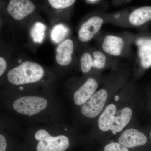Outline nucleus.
<instances>
[{
	"mask_svg": "<svg viewBox=\"0 0 151 151\" xmlns=\"http://www.w3.org/2000/svg\"><path fill=\"white\" fill-rule=\"evenodd\" d=\"M43 68L36 63L25 61L12 69L7 74L8 80L15 85L36 83L44 76Z\"/></svg>",
	"mask_w": 151,
	"mask_h": 151,
	"instance_id": "1",
	"label": "nucleus"
},
{
	"mask_svg": "<svg viewBox=\"0 0 151 151\" xmlns=\"http://www.w3.org/2000/svg\"><path fill=\"white\" fill-rule=\"evenodd\" d=\"M48 100L40 96L28 95L17 98L12 103V108L17 113L29 116H35L46 109Z\"/></svg>",
	"mask_w": 151,
	"mask_h": 151,
	"instance_id": "2",
	"label": "nucleus"
},
{
	"mask_svg": "<svg viewBox=\"0 0 151 151\" xmlns=\"http://www.w3.org/2000/svg\"><path fill=\"white\" fill-rule=\"evenodd\" d=\"M35 138L38 142L37 151H65L70 145L69 139L65 135L51 136L43 129L36 132Z\"/></svg>",
	"mask_w": 151,
	"mask_h": 151,
	"instance_id": "3",
	"label": "nucleus"
},
{
	"mask_svg": "<svg viewBox=\"0 0 151 151\" xmlns=\"http://www.w3.org/2000/svg\"><path fill=\"white\" fill-rule=\"evenodd\" d=\"M108 96V92L105 89H101L95 92L87 102L81 105V114L91 119L97 117L104 108Z\"/></svg>",
	"mask_w": 151,
	"mask_h": 151,
	"instance_id": "4",
	"label": "nucleus"
},
{
	"mask_svg": "<svg viewBox=\"0 0 151 151\" xmlns=\"http://www.w3.org/2000/svg\"><path fill=\"white\" fill-rule=\"evenodd\" d=\"M35 6L30 0H11L7 7L8 13L16 20H21L32 13Z\"/></svg>",
	"mask_w": 151,
	"mask_h": 151,
	"instance_id": "5",
	"label": "nucleus"
},
{
	"mask_svg": "<svg viewBox=\"0 0 151 151\" xmlns=\"http://www.w3.org/2000/svg\"><path fill=\"white\" fill-rule=\"evenodd\" d=\"M103 24V19L101 17H91L84 22L78 31V37L82 42H89L100 31Z\"/></svg>",
	"mask_w": 151,
	"mask_h": 151,
	"instance_id": "6",
	"label": "nucleus"
},
{
	"mask_svg": "<svg viewBox=\"0 0 151 151\" xmlns=\"http://www.w3.org/2000/svg\"><path fill=\"white\" fill-rule=\"evenodd\" d=\"M147 142V139L145 135L134 129L125 130L119 139L120 144L129 148L144 145Z\"/></svg>",
	"mask_w": 151,
	"mask_h": 151,
	"instance_id": "7",
	"label": "nucleus"
},
{
	"mask_svg": "<svg viewBox=\"0 0 151 151\" xmlns=\"http://www.w3.org/2000/svg\"><path fill=\"white\" fill-rule=\"evenodd\" d=\"M98 86V83L95 79L88 78L74 92L73 99L76 105L81 106L87 102L95 93Z\"/></svg>",
	"mask_w": 151,
	"mask_h": 151,
	"instance_id": "8",
	"label": "nucleus"
},
{
	"mask_svg": "<svg viewBox=\"0 0 151 151\" xmlns=\"http://www.w3.org/2000/svg\"><path fill=\"white\" fill-rule=\"evenodd\" d=\"M74 50L73 41L67 39L60 43L56 50L55 59L60 65L67 66L72 61V56Z\"/></svg>",
	"mask_w": 151,
	"mask_h": 151,
	"instance_id": "9",
	"label": "nucleus"
},
{
	"mask_svg": "<svg viewBox=\"0 0 151 151\" xmlns=\"http://www.w3.org/2000/svg\"><path fill=\"white\" fill-rule=\"evenodd\" d=\"M124 45L122 38L118 36L108 35L104 38L102 48L107 54L113 56H119L122 54Z\"/></svg>",
	"mask_w": 151,
	"mask_h": 151,
	"instance_id": "10",
	"label": "nucleus"
},
{
	"mask_svg": "<svg viewBox=\"0 0 151 151\" xmlns=\"http://www.w3.org/2000/svg\"><path fill=\"white\" fill-rule=\"evenodd\" d=\"M151 20V6L136 9L129 17V23L134 26H141Z\"/></svg>",
	"mask_w": 151,
	"mask_h": 151,
	"instance_id": "11",
	"label": "nucleus"
},
{
	"mask_svg": "<svg viewBox=\"0 0 151 151\" xmlns=\"http://www.w3.org/2000/svg\"><path fill=\"white\" fill-rule=\"evenodd\" d=\"M116 111L117 108L113 104H110L106 107L98 119V127L101 131L107 132L111 130Z\"/></svg>",
	"mask_w": 151,
	"mask_h": 151,
	"instance_id": "12",
	"label": "nucleus"
},
{
	"mask_svg": "<svg viewBox=\"0 0 151 151\" xmlns=\"http://www.w3.org/2000/svg\"><path fill=\"white\" fill-rule=\"evenodd\" d=\"M132 111L129 108H125L120 111L118 116H115L111 125V130L112 132L119 133L122 132L129 123L132 119Z\"/></svg>",
	"mask_w": 151,
	"mask_h": 151,
	"instance_id": "13",
	"label": "nucleus"
},
{
	"mask_svg": "<svg viewBox=\"0 0 151 151\" xmlns=\"http://www.w3.org/2000/svg\"><path fill=\"white\" fill-rule=\"evenodd\" d=\"M68 32L69 29L65 25H56L53 27L51 31L50 36L52 40L55 43H60L65 39Z\"/></svg>",
	"mask_w": 151,
	"mask_h": 151,
	"instance_id": "14",
	"label": "nucleus"
},
{
	"mask_svg": "<svg viewBox=\"0 0 151 151\" xmlns=\"http://www.w3.org/2000/svg\"><path fill=\"white\" fill-rule=\"evenodd\" d=\"M46 26L42 23L37 22L30 30V35L35 43H41L45 36Z\"/></svg>",
	"mask_w": 151,
	"mask_h": 151,
	"instance_id": "15",
	"label": "nucleus"
},
{
	"mask_svg": "<svg viewBox=\"0 0 151 151\" xmlns=\"http://www.w3.org/2000/svg\"><path fill=\"white\" fill-rule=\"evenodd\" d=\"M139 47V54L141 64L144 68H149L151 66V49L145 45Z\"/></svg>",
	"mask_w": 151,
	"mask_h": 151,
	"instance_id": "16",
	"label": "nucleus"
},
{
	"mask_svg": "<svg viewBox=\"0 0 151 151\" xmlns=\"http://www.w3.org/2000/svg\"><path fill=\"white\" fill-rule=\"evenodd\" d=\"M93 58L91 55L86 52L80 58V66L81 71L84 73L89 72L93 68Z\"/></svg>",
	"mask_w": 151,
	"mask_h": 151,
	"instance_id": "17",
	"label": "nucleus"
},
{
	"mask_svg": "<svg viewBox=\"0 0 151 151\" xmlns=\"http://www.w3.org/2000/svg\"><path fill=\"white\" fill-rule=\"evenodd\" d=\"M107 58L105 54L100 51H94L93 53V68L102 69L105 67Z\"/></svg>",
	"mask_w": 151,
	"mask_h": 151,
	"instance_id": "18",
	"label": "nucleus"
},
{
	"mask_svg": "<svg viewBox=\"0 0 151 151\" xmlns=\"http://www.w3.org/2000/svg\"><path fill=\"white\" fill-rule=\"evenodd\" d=\"M49 3L53 8L65 9L69 7L75 3L76 0H48Z\"/></svg>",
	"mask_w": 151,
	"mask_h": 151,
	"instance_id": "19",
	"label": "nucleus"
},
{
	"mask_svg": "<svg viewBox=\"0 0 151 151\" xmlns=\"http://www.w3.org/2000/svg\"><path fill=\"white\" fill-rule=\"evenodd\" d=\"M104 151H129L128 148L119 143L113 142L105 146Z\"/></svg>",
	"mask_w": 151,
	"mask_h": 151,
	"instance_id": "20",
	"label": "nucleus"
},
{
	"mask_svg": "<svg viewBox=\"0 0 151 151\" xmlns=\"http://www.w3.org/2000/svg\"><path fill=\"white\" fill-rule=\"evenodd\" d=\"M137 45L138 46H148L151 49V39L143 38L139 39L137 41Z\"/></svg>",
	"mask_w": 151,
	"mask_h": 151,
	"instance_id": "21",
	"label": "nucleus"
},
{
	"mask_svg": "<svg viewBox=\"0 0 151 151\" xmlns=\"http://www.w3.org/2000/svg\"><path fill=\"white\" fill-rule=\"evenodd\" d=\"M7 147V143L5 136L0 134V151H6Z\"/></svg>",
	"mask_w": 151,
	"mask_h": 151,
	"instance_id": "22",
	"label": "nucleus"
},
{
	"mask_svg": "<svg viewBox=\"0 0 151 151\" xmlns=\"http://www.w3.org/2000/svg\"><path fill=\"white\" fill-rule=\"evenodd\" d=\"M7 63L3 57H0V76L3 75L6 69Z\"/></svg>",
	"mask_w": 151,
	"mask_h": 151,
	"instance_id": "23",
	"label": "nucleus"
},
{
	"mask_svg": "<svg viewBox=\"0 0 151 151\" xmlns=\"http://www.w3.org/2000/svg\"><path fill=\"white\" fill-rule=\"evenodd\" d=\"M119 96H117V95H116L115 97V101H118V100H119Z\"/></svg>",
	"mask_w": 151,
	"mask_h": 151,
	"instance_id": "24",
	"label": "nucleus"
},
{
	"mask_svg": "<svg viewBox=\"0 0 151 151\" xmlns=\"http://www.w3.org/2000/svg\"><path fill=\"white\" fill-rule=\"evenodd\" d=\"M112 133H113V134H116V132H112Z\"/></svg>",
	"mask_w": 151,
	"mask_h": 151,
	"instance_id": "25",
	"label": "nucleus"
},
{
	"mask_svg": "<svg viewBox=\"0 0 151 151\" xmlns=\"http://www.w3.org/2000/svg\"><path fill=\"white\" fill-rule=\"evenodd\" d=\"M150 138H151V133H150Z\"/></svg>",
	"mask_w": 151,
	"mask_h": 151,
	"instance_id": "26",
	"label": "nucleus"
},
{
	"mask_svg": "<svg viewBox=\"0 0 151 151\" xmlns=\"http://www.w3.org/2000/svg\"><path fill=\"white\" fill-rule=\"evenodd\" d=\"M91 1H94V0H91Z\"/></svg>",
	"mask_w": 151,
	"mask_h": 151,
	"instance_id": "27",
	"label": "nucleus"
}]
</instances>
